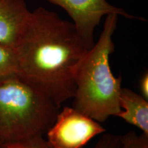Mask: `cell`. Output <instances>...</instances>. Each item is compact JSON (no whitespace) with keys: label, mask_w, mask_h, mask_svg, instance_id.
<instances>
[{"label":"cell","mask_w":148,"mask_h":148,"mask_svg":"<svg viewBox=\"0 0 148 148\" xmlns=\"http://www.w3.org/2000/svg\"><path fill=\"white\" fill-rule=\"evenodd\" d=\"M29 12L25 0H0V43L14 48Z\"/></svg>","instance_id":"6"},{"label":"cell","mask_w":148,"mask_h":148,"mask_svg":"<svg viewBox=\"0 0 148 148\" xmlns=\"http://www.w3.org/2000/svg\"><path fill=\"white\" fill-rule=\"evenodd\" d=\"M140 95L148 100V73L145 72L139 81Z\"/></svg>","instance_id":"12"},{"label":"cell","mask_w":148,"mask_h":148,"mask_svg":"<svg viewBox=\"0 0 148 148\" xmlns=\"http://www.w3.org/2000/svg\"><path fill=\"white\" fill-rule=\"evenodd\" d=\"M14 49L18 75L58 107L73 97L77 66L90 49L73 22L38 7L29 12Z\"/></svg>","instance_id":"1"},{"label":"cell","mask_w":148,"mask_h":148,"mask_svg":"<svg viewBox=\"0 0 148 148\" xmlns=\"http://www.w3.org/2000/svg\"><path fill=\"white\" fill-rule=\"evenodd\" d=\"M106 132L100 123L77 110L64 107L45 133L52 148H82L92 138Z\"/></svg>","instance_id":"4"},{"label":"cell","mask_w":148,"mask_h":148,"mask_svg":"<svg viewBox=\"0 0 148 148\" xmlns=\"http://www.w3.org/2000/svg\"><path fill=\"white\" fill-rule=\"evenodd\" d=\"M60 107L18 74L0 80V143L45 134Z\"/></svg>","instance_id":"3"},{"label":"cell","mask_w":148,"mask_h":148,"mask_svg":"<svg viewBox=\"0 0 148 148\" xmlns=\"http://www.w3.org/2000/svg\"><path fill=\"white\" fill-rule=\"evenodd\" d=\"M119 103L121 111L116 116L148 135V100L131 89L121 88Z\"/></svg>","instance_id":"7"},{"label":"cell","mask_w":148,"mask_h":148,"mask_svg":"<svg viewBox=\"0 0 148 148\" xmlns=\"http://www.w3.org/2000/svg\"><path fill=\"white\" fill-rule=\"evenodd\" d=\"M119 148H148V135L130 131L120 136Z\"/></svg>","instance_id":"10"},{"label":"cell","mask_w":148,"mask_h":148,"mask_svg":"<svg viewBox=\"0 0 148 148\" xmlns=\"http://www.w3.org/2000/svg\"><path fill=\"white\" fill-rule=\"evenodd\" d=\"M120 136L112 133H103L94 148H119Z\"/></svg>","instance_id":"11"},{"label":"cell","mask_w":148,"mask_h":148,"mask_svg":"<svg viewBox=\"0 0 148 148\" xmlns=\"http://www.w3.org/2000/svg\"><path fill=\"white\" fill-rule=\"evenodd\" d=\"M66 11L82 39L90 49L94 44V32L103 16L116 14L128 19L145 18L127 13L123 9L110 4L107 0H46Z\"/></svg>","instance_id":"5"},{"label":"cell","mask_w":148,"mask_h":148,"mask_svg":"<svg viewBox=\"0 0 148 148\" xmlns=\"http://www.w3.org/2000/svg\"><path fill=\"white\" fill-rule=\"evenodd\" d=\"M118 16H106L97 41L81 60L75 75L73 107L100 123L121 111V78L114 76L110 66Z\"/></svg>","instance_id":"2"},{"label":"cell","mask_w":148,"mask_h":148,"mask_svg":"<svg viewBox=\"0 0 148 148\" xmlns=\"http://www.w3.org/2000/svg\"><path fill=\"white\" fill-rule=\"evenodd\" d=\"M18 74L17 58L14 47L0 43V80Z\"/></svg>","instance_id":"8"},{"label":"cell","mask_w":148,"mask_h":148,"mask_svg":"<svg viewBox=\"0 0 148 148\" xmlns=\"http://www.w3.org/2000/svg\"><path fill=\"white\" fill-rule=\"evenodd\" d=\"M0 148H52L42 134H37L15 141L0 143Z\"/></svg>","instance_id":"9"}]
</instances>
